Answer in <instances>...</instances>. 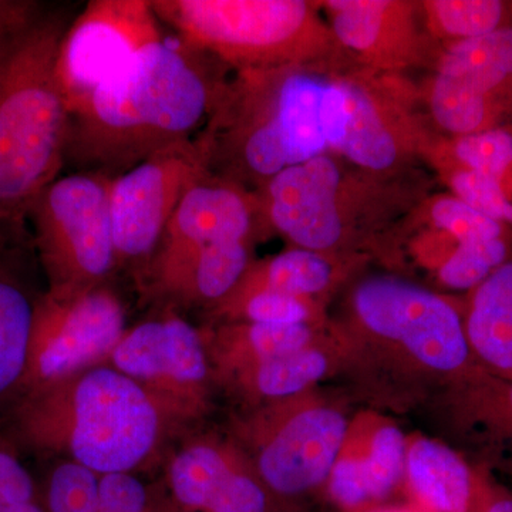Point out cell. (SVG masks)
I'll list each match as a JSON object with an SVG mask.
<instances>
[{"instance_id":"obj_14","label":"cell","mask_w":512,"mask_h":512,"mask_svg":"<svg viewBox=\"0 0 512 512\" xmlns=\"http://www.w3.org/2000/svg\"><path fill=\"white\" fill-rule=\"evenodd\" d=\"M430 109L454 137L505 126L512 113V26L451 43L431 86Z\"/></svg>"},{"instance_id":"obj_28","label":"cell","mask_w":512,"mask_h":512,"mask_svg":"<svg viewBox=\"0 0 512 512\" xmlns=\"http://www.w3.org/2000/svg\"><path fill=\"white\" fill-rule=\"evenodd\" d=\"M423 6L434 30L453 43L478 39L511 26L507 3L498 0H434Z\"/></svg>"},{"instance_id":"obj_20","label":"cell","mask_w":512,"mask_h":512,"mask_svg":"<svg viewBox=\"0 0 512 512\" xmlns=\"http://www.w3.org/2000/svg\"><path fill=\"white\" fill-rule=\"evenodd\" d=\"M339 366H342V352L338 342L326 345L319 340L298 352L241 370L220 384L255 409L312 392L316 384L336 372Z\"/></svg>"},{"instance_id":"obj_37","label":"cell","mask_w":512,"mask_h":512,"mask_svg":"<svg viewBox=\"0 0 512 512\" xmlns=\"http://www.w3.org/2000/svg\"><path fill=\"white\" fill-rule=\"evenodd\" d=\"M365 512H423V511H420L419 508L416 507V505L409 504V505H389V507H382V505H379V507L372 508V510H367Z\"/></svg>"},{"instance_id":"obj_30","label":"cell","mask_w":512,"mask_h":512,"mask_svg":"<svg viewBox=\"0 0 512 512\" xmlns=\"http://www.w3.org/2000/svg\"><path fill=\"white\" fill-rule=\"evenodd\" d=\"M99 480L82 464L57 458L40 484L46 512H103Z\"/></svg>"},{"instance_id":"obj_27","label":"cell","mask_w":512,"mask_h":512,"mask_svg":"<svg viewBox=\"0 0 512 512\" xmlns=\"http://www.w3.org/2000/svg\"><path fill=\"white\" fill-rule=\"evenodd\" d=\"M210 312L224 322L261 325H315L316 319L311 299L268 289L231 293Z\"/></svg>"},{"instance_id":"obj_31","label":"cell","mask_w":512,"mask_h":512,"mask_svg":"<svg viewBox=\"0 0 512 512\" xmlns=\"http://www.w3.org/2000/svg\"><path fill=\"white\" fill-rule=\"evenodd\" d=\"M103 512H183L167 487L147 484L133 473L100 476Z\"/></svg>"},{"instance_id":"obj_2","label":"cell","mask_w":512,"mask_h":512,"mask_svg":"<svg viewBox=\"0 0 512 512\" xmlns=\"http://www.w3.org/2000/svg\"><path fill=\"white\" fill-rule=\"evenodd\" d=\"M238 74L234 84H222L194 137L208 173L262 187L326 148L338 150L348 116L343 82H326L301 66Z\"/></svg>"},{"instance_id":"obj_5","label":"cell","mask_w":512,"mask_h":512,"mask_svg":"<svg viewBox=\"0 0 512 512\" xmlns=\"http://www.w3.org/2000/svg\"><path fill=\"white\" fill-rule=\"evenodd\" d=\"M73 16L46 5L0 47V222L25 221L64 167L69 111L56 66Z\"/></svg>"},{"instance_id":"obj_24","label":"cell","mask_w":512,"mask_h":512,"mask_svg":"<svg viewBox=\"0 0 512 512\" xmlns=\"http://www.w3.org/2000/svg\"><path fill=\"white\" fill-rule=\"evenodd\" d=\"M447 394L464 427L491 453L507 458V471L512 476V379L480 370Z\"/></svg>"},{"instance_id":"obj_18","label":"cell","mask_w":512,"mask_h":512,"mask_svg":"<svg viewBox=\"0 0 512 512\" xmlns=\"http://www.w3.org/2000/svg\"><path fill=\"white\" fill-rule=\"evenodd\" d=\"M407 440L390 421L353 429L326 483L330 500L345 512L379 507L404 481Z\"/></svg>"},{"instance_id":"obj_7","label":"cell","mask_w":512,"mask_h":512,"mask_svg":"<svg viewBox=\"0 0 512 512\" xmlns=\"http://www.w3.org/2000/svg\"><path fill=\"white\" fill-rule=\"evenodd\" d=\"M349 430L342 406L309 392L249 410L235 420L231 437L268 490L295 510L328 483Z\"/></svg>"},{"instance_id":"obj_17","label":"cell","mask_w":512,"mask_h":512,"mask_svg":"<svg viewBox=\"0 0 512 512\" xmlns=\"http://www.w3.org/2000/svg\"><path fill=\"white\" fill-rule=\"evenodd\" d=\"M340 190L338 164L322 154L275 175L256 198L266 221L296 248L323 254L345 235Z\"/></svg>"},{"instance_id":"obj_32","label":"cell","mask_w":512,"mask_h":512,"mask_svg":"<svg viewBox=\"0 0 512 512\" xmlns=\"http://www.w3.org/2000/svg\"><path fill=\"white\" fill-rule=\"evenodd\" d=\"M430 217L437 228L453 239V247L512 237V229L491 220L454 195L434 201Z\"/></svg>"},{"instance_id":"obj_10","label":"cell","mask_w":512,"mask_h":512,"mask_svg":"<svg viewBox=\"0 0 512 512\" xmlns=\"http://www.w3.org/2000/svg\"><path fill=\"white\" fill-rule=\"evenodd\" d=\"M107 365L153 393L184 424L200 419L210 406L215 382L204 336L168 306L127 328Z\"/></svg>"},{"instance_id":"obj_6","label":"cell","mask_w":512,"mask_h":512,"mask_svg":"<svg viewBox=\"0 0 512 512\" xmlns=\"http://www.w3.org/2000/svg\"><path fill=\"white\" fill-rule=\"evenodd\" d=\"M151 6L173 35L238 72L299 67L325 36L301 0H151Z\"/></svg>"},{"instance_id":"obj_22","label":"cell","mask_w":512,"mask_h":512,"mask_svg":"<svg viewBox=\"0 0 512 512\" xmlns=\"http://www.w3.org/2000/svg\"><path fill=\"white\" fill-rule=\"evenodd\" d=\"M464 326L481 369L512 379V259L473 289Z\"/></svg>"},{"instance_id":"obj_9","label":"cell","mask_w":512,"mask_h":512,"mask_svg":"<svg viewBox=\"0 0 512 512\" xmlns=\"http://www.w3.org/2000/svg\"><path fill=\"white\" fill-rule=\"evenodd\" d=\"M126 330V303L111 284L72 295L45 291L33 320L22 396L106 365Z\"/></svg>"},{"instance_id":"obj_25","label":"cell","mask_w":512,"mask_h":512,"mask_svg":"<svg viewBox=\"0 0 512 512\" xmlns=\"http://www.w3.org/2000/svg\"><path fill=\"white\" fill-rule=\"evenodd\" d=\"M348 116L338 150L342 156L370 171H384L399 161L402 146L393 124L376 97L355 82H343Z\"/></svg>"},{"instance_id":"obj_19","label":"cell","mask_w":512,"mask_h":512,"mask_svg":"<svg viewBox=\"0 0 512 512\" xmlns=\"http://www.w3.org/2000/svg\"><path fill=\"white\" fill-rule=\"evenodd\" d=\"M488 478V471L439 440L407 441L403 483L420 511L484 512Z\"/></svg>"},{"instance_id":"obj_21","label":"cell","mask_w":512,"mask_h":512,"mask_svg":"<svg viewBox=\"0 0 512 512\" xmlns=\"http://www.w3.org/2000/svg\"><path fill=\"white\" fill-rule=\"evenodd\" d=\"M318 325L224 322L201 330L214 382L319 342Z\"/></svg>"},{"instance_id":"obj_23","label":"cell","mask_w":512,"mask_h":512,"mask_svg":"<svg viewBox=\"0 0 512 512\" xmlns=\"http://www.w3.org/2000/svg\"><path fill=\"white\" fill-rule=\"evenodd\" d=\"M332 12L333 35L343 46L376 63L396 60L393 49L410 29L409 8L386 0L326 2Z\"/></svg>"},{"instance_id":"obj_16","label":"cell","mask_w":512,"mask_h":512,"mask_svg":"<svg viewBox=\"0 0 512 512\" xmlns=\"http://www.w3.org/2000/svg\"><path fill=\"white\" fill-rule=\"evenodd\" d=\"M46 282L28 221L0 222V416L23 394L30 338Z\"/></svg>"},{"instance_id":"obj_36","label":"cell","mask_w":512,"mask_h":512,"mask_svg":"<svg viewBox=\"0 0 512 512\" xmlns=\"http://www.w3.org/2000/svg\"><path fill=\"white\" fill-rule=\"evenodd\" d=\"M484 512H512V491L491 476L488 478Z\"/></svg>"},{"instance_id":"obj_13","label":"cell","mask_w":512,"mask_h":512,"mask_svg":"<svg viewBox=\"0 0 512 512\" xmlns=\"http://www.w3.org/2000/svg\"><path fill=\"white\" fill-rule=\"evenodd\" d=\"M259 214L258 198L241 185L205 173L181 198L138 282L141 291L164 299L205 249L228 242H251Z\"/></svg>"},{"instance_id":"obj_29","label":"cell","mask_w":512,"mask_h":512,"mask_svg":"<svg viewBox=\"0 0 512 512\" xmlns=\"http://www.w3.org/2000/svg\"><path fill=\"white\" fill-rule=\"evenodd\" d=\"M510 259L512 237L456 245L441 262L439 279L453 291H473Z\"/></svg>"},{"instance_id":"obj_26","label":"cell","mask_w":512,"mask_h":512,"mask_svg":"<svg viewBox=\"0 0 512 512\" xmlns=\"http://www.w3.org/2000/svg\"><path fill=\"white\" fill-rule=\"evenodd\" d=\"M333 278L335 268L325 255L293 248L266 261L251 264L234 292L268 289L312 299V296L325 292L332 285Z\"/></svg>"},{"instance_id":"obj_35","label":"cell","mask_w":512,"mask_h":512,"mask_svg":"<svg viewBox=\"0 0 512 512\" xmlns=\"http://www.w3.org/2000/svg\"><path fill=\"white\" fill-rule=\"evenodd\" d=\"M45 6L33 0H0V47L32 23Z\"/></svg>"},{"instance_id":"obj_34","label":"cell","mask_w":512,"mask_h":512,"mask_svg":"<svg viewBox=\"0 0 512 512\" xmlns=\"http://www.w3.org/2000/svg\"><path fill=\"white\" fill-rule=\"evenodd\" d=\"M42 503L40 484L23 464L18 444L0 431V505L20 507Z\"/></svg>"},{"instance_id":"obj_11","label":"cell","mask_w":512,"mask_h":512,"mask_svg":"<svg viewBox=\"0 0 512 512\" xmlns=\"http://www.w3.org/2000/svg\"><path fill=\"white\" fill-rule=\"evenodd\" d=\"M205 173L200 148L192 138L111 178L110 214L119 271L127 269L140 282L185 191Z\"/></svg>"},{"instance_id":"obj_1","label":"cell","mask_w":512,"mask_h":512,"mask_svg":"<svg viewBox=\"0 0 512 512\" xmlns=\"http://www.w3.org/2000/svg\"><path fill=\"white\" fill-rule=\"evenodd\" d=\"M217 64L175 35L147 46L69 117L64 165L116 178L192 140L224 84Z\"/></svg>"},{"instance_id":"obj_3","label":"cell","mask_w":512,"mask_h":512,"mask_svg":"<svg viewBox=\"0 0 512 512\" xmlns=\"http://www.w3.org/2000/svg\"><path fill=\"white\" fill-rule=\"evenodd\" d=\"M338 345L343 369L382 399L416 400L444 387L448 392L483 370L454 305L394 276H370L355 286L350 325Z\"/></svg>"},{"instance_id":"obj_8","label":"cell","mask_w":512,"mask_h":512,"mask_svg":"<svg viewBox=\"0 0 512 512\" xmlns=\"http://www.w3.org/2000/svg\"><path fill=\"white\" fill-rule=\"evenodd\" d=\"M111 178L73 173L37 195L28 225L46 291L72 295L110 284L119 272L110 214Z\"/></svg>"},{"instance_id":"obj_12","label":"cell","mask_w":512,"mask_h":512,"mask_svg":"<svg viewBox=\"0 0 512 512\" xmlns=\"http://www.w3.org/2000/svg\"><path fill=\"white\" fill-rule=\"evenodd\" d=\"M151 0H90L73 16L57 55L69 117L134 57L164 36Z\"/></svg>"},{"instance_id":"obj_33","label":"cell","mask_w":512,"mask_h":512,"mask_svg":"<svg viewBox=\"0 0 512 512\" xmlns=\"http://www.w3.org/2000/svg\"><path fill=\"white\" fill-rule=\"evenodd\" d=\"M454 197L512 229V195L488 175L456 167L448 175Z\"/></svg>"},{"instance_id":"obj_4","label":"cell","mask_w":512,"mask_h":512,"mask_svg":"<svg viewBox=\"0 0 512 512\" xmlns=\"http://www.w3.org/2000/svg\"><path fill=\"white\" fill-rule=\"evenodd\" d=\"M5 417L16 444L99 476L146 466L184 426L167 404L107 363L26 393Z\"/></svg>"},{"instance_id":"obj_15","label":"cell","mask_w":512,"mask_h":512,"mask_svg":"<svg viewBox=\"0 0 512 512\" xmlns=\"http://www.w3.org/2000/svg\"><path fill=\"white\" fill-rule=\"evenodd\" d=\"M165 487L183 512H295L262 483L232 437L184 441L165 468Z\"/></svg>"}]
</instances>
